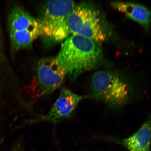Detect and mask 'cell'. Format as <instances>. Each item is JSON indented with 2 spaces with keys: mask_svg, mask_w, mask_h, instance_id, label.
I'll return each instance as SVG.
<instances>
[{
  "mask_svg": "<svg viewBox=\"0 0 151 151\" xmlns=\"http://www.w3.org/2000/svg\"><path fill=\"white\" fill-rule=\"evenodd\" d=\"M12 48L15 50L28 48L35 39L42 35L40 24L22 31L10 32Z\"/></svg>",
  "mask_w": 151,
  "mask_h": 151,
  "instance_id": "10",
  "label": "cell"
},
{
  "mask_svg": "<svg viewBox=\"0 0 151 151\" xmlns=\"http://www.w3.org/2000/svg\"><path fill=\"white\" fill-rule=\"evenodd\" d=\"M12 151H22L21 147L20 145H17L13 149Z\"/></svg>",
  "mask_w": 151,
  "mask_h": 151,
  "instance_id": "11",
  "label": "cell"
},
{
  "mask_svg": "<svg viewBox=\"0 0 151 151\" xmlns=\"http://www.w3.org/2000/svg\"><path fill=\"white\" fill-rule=\"evenodd\" d=\"M1 41H0V47H1Z\"/></svg>",
  "mask_w": 151,
  "mask_h": 151,
  "instance_id": "12",
  "label": "cell"
},
{
  "mask_svg": "<svg viewBox=\"0 0 151 151\" xmlns=\"http://www.w3.org/2000/svg\"><path fill=\"white\" fill-rule=\"evenodd\" d=\"M76 4L69 0H52L43 7L39 20L42 35L54 41H61L70 36L67 21Z\"/></svg>",
  "mask_w": 151,
  "mask_h": 151,
  "instance_id": "4",
  "label": "cell"
},
{
  "mask_svg": "<svg viewBox=\"0 0 151 151\" xmlns=\"http://www.w3.org/2000/svg\"><path fill=\"white\" fill-rule=\"evenodd\" d=\"M9 32L26 30L40 24L38 20L34 18L25 9L20 6L14 7L9 18Z\"/></svg>",
  "mask_w": 151,
  "mask_h": 151,
  "instance_id": "9",
  "label": "cell"
},
{
  "mask_svg": "<svg viewBox=\"0 0 151 151\" xmlns=\"http://www.w3.org/2000/svg\"><path fill=\"white\" fill-rule=\"evenodd\" d=\"M113 8L123 13L126 16L148 28L151 24V10L139 4L123 1H112Z\"/></svg>",
  "mask_w": 151,
  "mask_h": 151,
  "instance_id": "8",
  "label": "cell"
},
{
  "mask_svg": "<svg viewBox=\"0 0 151 151\" xmlns=\"http://www.w3.org/2000/svg\"><path fill=\"white\" fill-rule=\"evenodd\" d=\"M99 11L92 3L82 2L76 4L68 18L70 35L82 36L101 43L107 33Z\"/></svg>",
  "mask_w": 151,
  "mask_h": 151,
  "instance_id": "3",
  "label": "cell"
},
{
  "mask_svg": "<svg viewBox=\"0 0 151 151\" xmlns=\"http://www.w3.org/2000/svg\"><path fill=\"white\" fill-rule=\"evenodd\" d=\"M67 75L56 57L41 60L37 64L36 75L32 84L34 96L38 98L52 93L61 86Z\"/></svg>",
  "mask_w": 151,
  "mask_h": 151,
  "instance_id": "5",
  "label": "cell"
},
{
  "mask_svg": "<svg viewBox=\"0 0 151 151\" xmlns=\"http://www.w3.org/2000/svg\"><path fill=\"white\" fill-rule=\"evenodd\" d=\"M88 96L78 95L65 88H62L57 99L45 116V120L53 124L68 118L73 114L79 103Z\"/></svg>",
  "mask_w": 151,
  "mask_h": 151,
  "instance_id": "6",
  "label": "cell"
},
{
  "mask_svg": "<svg viewBox=\"0 0 151 151\" xmlns=\"http://www.w3.org/2000/svg\"><path fill=\"white\" fill-rule=\"evenodd\" d=\"M134 87L122 75L110 71H99L92 75L88 97L111 108L118 109L132 101Z\"/></svg>",
  "mask_w": 151,
  "mask_h": 151,
  "instance_id": "2",
  "label": "cell"
},
{
  "mask_svg": "<svg viewBox=\"0 0 151 151\" xmlns=\"http://www.w3.org/2000/svg\"><path fill=\"white\" fill-rule=\"evenodd\" d=\"M107 140L121 145L129 151H150L151 141V112L148 118L135 133L120 139L110 137Z\"/></svg>",
  "mask_w": 151,
  "mask_h": 151,
  "instance_id": "7",
  "label": "cell"
},
{
  "mask_svg": "<svg viewBox=\"0 0 151 151\" xmlns=\"http://www.w3.org/2000/svg\"><path fill=\"white\" fill-rule=\"evenodd\" d=\"M101 43L77 35H71L65 40L56 58L71 81L84 72L98 67L103 57Z\"/></svg>",
  "mask_w": 151,
  "mask_h": 151,
  "instance_id": "1",
  "label": "cell"
}]
</instances>
